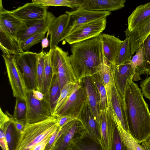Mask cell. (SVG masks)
I'll list each match as a JSON object with an SVG mask.
<instances>
[{
	"label": "cell",
	"mask_w": 150,
	"mask_h": 150,
	"mask_svg": "<svg viewBox=\"0 0 150 150\" xmlns=\"http://www.w3.org/2000/svg\"><path fill=\"white\" fill-rule=\"evenodd\" d=\"M2 56L13 96L26 101L28 89L24 74L16 63L15 56Z\"/></svg>",
	"instance_id": "5b68a950"
},
{
	"label": "cell",
	"mask_w": 150,
	"mask_h": 150,
	"mask_svg": "<svg viewBox=\"0 0 150 150\" xmlns=\"http://www.w3.org/2000/svg\"><path fill=\"white\" fill-rule=\"evenodd\" d=\"M99 36L102 41L104 54L107 61L111 65H116L123 40L108 34L102 33Z\"/></svg>",
	"instance_id": "ac0fdd59"
},
{
	"label": "cell",
	"mask_w": 150,
	"mask_h": 150,
	"mask_svg": "<svg viewBox=\"0 0 150 150\" xmlns=\"http://www.w3.org/2000/svg\"><path fill=\"white\" fill-rule=\"evenodd\" d=\"M125 0H86L81 8L86 10L111 12L125 6Z\"/></svg>",
	"instance_id": "603a6c76"
},
{
	"label": "cell",
	"mask_w": 150,
	"mask_h": 150,
	"mask_svg": "<svg viewBox=\"0 0 150 150\" xmlns=\"http://www.w3.org/2000/svg\"><path fill=\"white\" fill-rule=\"evenodd\" d=\"M0 129L4 132L9 150H15L20 133L10 121L5 123Z\"/></svg>",
	"instance_id": "f546056e"
},
{
	"label": "cell",
	"mask_w": 150,
	"mask_h": 150,
	"mask_svg": "<svg viewBox=\"0 0 150 150\" xmlns=\"http://www.w3.org/2000/svg\"><path fill=\"white\" fill-rule=\"evenodd\" d=\"M69 150H104L100 143L86 131L71 145Z\"/></svg>",
	"instance_id": "484cf974"
},
{
	"label": "cell",
	"mask_w": 150,
	"mask_h": 150,
	"mask_svg": "<svg viewBox=\"0 0 150 150\" xmlns=\"http://www.w3.org/2000/svg\"><path fill=\"white\" fill-rule=\"evenodd\" d=\"M50 138L37 144L31 150H44Z\"/></svg>",
	"instance_id": "bcb514c9"
},
{
	"label": "cell",
	"mask_w": 150,
	"mask_h": 150,
	"mask_svg": "<svg viewBox=\"0 0 150 150\" xmlns=\"http://www.w3.org/2000/svg\"><path fill=\"white\" fill-rule=\"evenodd\" d=\"M33 93L35 96L38 99L42 100L44 98V95L40 91L37 90H33Z\"/></svg>",
	"instance_id": "7dc6e473"
},
{
	"label": "cell",
	"mask_w": 150,
	"mask_h": 150,
	"mask_svg": "<svg viewBox=\"0 0 150 150\" xmlns=\"http://www.w3.org/2000/svg\"><path fill=\"white\" fill-rule=\"evenodd\" d=\"M134 75V72L129 63L118 66L114 65L113 66V77L114 83L118 91L123 100L128 80L132 81Z\"/></svg>",
	"instance_id": "ffe728a7"
},
{
	"label": "cell",
	"mask_w": 150,
	"mask_h": 150,
	"mask_svg": "<svg viewBox=\"0 0 150 150\" xmlns=\"http://www.w3.org/2000/svg\"><path fill=\"white\" fill-rule=\"evenodd\" d=\"M37 54L24 51L15 56L16 64L24 74L28 90L37 89L35 75Z\"/></svg>",
	"instance_id": "9c48e42d"
},
{
	"label": "cell",
	"mask_w": 150,
	"mask_h": 150,
	"mask_svg": "<svg viewBox=\"0 0 150 150\" xmlns=\"http://www.w3.org/2000/svg\"><path fill=\"white\" fill-rule=\"evenodd\" d=\"M50 49L52 67L55 74L57 75L61 90L68 83L78 82L70 63L68 52L58 46Z\"/></svg>",
	"instance_id": "277c9868"
},
{
	"label": "cell",
	"mask_w": 150,
	"mask_h": 150,
	"mask_svg": "<svg viewBox=\"0 0 150 150\" xmlns=\"http://www.w3.org/2000/svg\"><path fill=\"white\" fill-rule=\"evenodd\" d=\"M130 41L129 38L126 36L122 45L118 57L116 65L129 63L132 58Z\"/></svg>",
	"instance_id": "4dcf8cb0"
},
{
	"label": "cell",
	"mask_w": 150,
	"mask_h": 150,
	"mask_svg": "<svg viewBox=\"0 0 150 150\" xmlns=\"http://www.w3.org/2000/svg\"><path fill=\"white\" fill-rule=\"evenodd\" d=\"M76 83H68L65 85L61 90L60 95L52 116L55 117L59 113L68 100Z\"/></svg>",
	"instance_id": "836d02e7"
},
{
	"label": "cell",
	"mask_w": 150,
	"mask_h": 150,
	"mask_svg": "<svg viewBox=\"0 0 150 150\" xmlns=\"http://www.w3.org/2000/svg\"><path fill=\"white\" fill-rule=\"evenodd\" d=\"M54 15L48 11L46 16L41 19L24 22L25 28L19 31L17 38L20 43L33 35L47 32L52 22L55 18Z\"/></svg>",
	"instance_id": "5bb4252c"
},
{
	"label": "cell",
	"mask_w": 150,
	"mask_h": 150,
	"mask_svg": "<svg viewBox=\"0 0 150 150\" xmlns=\"http://www.w3.org/2000/svg\"><path fill=\"white\" fill-rule=\"evenodd\" d=\"M0 47L3 55L15 56L23 52L18 41L0 29Z\"/></svg>",
	"instance_id": "d4e9b609"
},
{
	"label": "cell",
	"mask_w": 150,
	"mask_h": 150,
	"mask_svg": "<svg viewBox=\"0 0 150 150\" xmlns=\"http://www.w3.org/2000/svg\"><path fill=\"white\" fill-rule=\"evenodd\" d=\"M26 103L27 110L25 121L27 124L40 122L52 116L45 98L42 100L38 99L34 95L33 90H28Z\"/></svg>",
	"instance_id": "8992f818"
},
{
	"label": "cell",
	"mask_w": 150,
	"mask_h": 150,
	"mask_svg": "<svg viewBox=\"0 0 150 150\" xmlns=\"http://www.w3.org/2000/svg\"><path fill=\"white\" fill-rule=\"evenodd\" d=\"M88 102L87 96L81 82L75 85L68 100L57 115H69L77 119Z\"/></svg>",
	"instance_id": "ba28073f"
},
{
	"label": "cell",
	"mask_w": 150,
	"mask_h": 150,
	"mask_svg": "<svg viewBox=\"0 0 150 150\" xmlns=\"http://www.w3.org/2000/svg\"><path fill=\"white\" fill-rule=\"evenodd\" d=\"M108 110L115 122L125 131L128 132L126 117L125 103L115 86L113 77Z\"/></svg>",
	"instance_id": "7c38bea8"
},
{
	"label": "cell",
	"mask_w": 150,
	"mask_h": 150,
	"mask_svg": "<svg viewBox=\"0 0 150 150\" xmlns=\"http://www.w3.org/2000/svg\"><path fill=\"white\" fill-rule=\"evenodd\" d=\"M5 113L8 116L10 121L13 124L17 131L20 133H21L24 129L27 124L26 122L16 119L13 115L9 114L8 111H6Z\"/></svg>",
	"instance_id": "60d3db41"
},
{
	"label": "cell",
	"mask_w": 150,
	"mask_h": 150,
	"mask_svg": "<svg viewBox=\"0 0 150 150\" xmlns=\"http://www.w3.org/2000/svg\"><path fill=\"white\" fill-rule=\"evenodd\" d=\"M107 23V18H104L83 25L73 31L64 40L71 45L99 36L105 29Z\"/></svg>",
	"instance_id": "52a82bcc"
},
{
	"label": "cell",
	"mask_w": 150,
	"mask_h": 150,
	"mask_svg": "<svg viewBox=\"0 0 150 150\" xmlns=\"http://www.w3.org/2000/svg\"><path fill=\"white\" fill-rule=\"evenodd\" d=\"M81 82L84 89L92 112L100 123L101 108L100 98L97 89L91 76L83 78Z\"/></svg>",
	"instance_id": "d6986e66"
},
{
	"label": "cell",
	"mask_w": 150,
	"mask_h": 150,
	"mask_svg": "<svg viewBox=\"0 0 150 150\" xmlns=\"http://www.w3.org/2000/svg\"><path fill=\"white\" fill-rule=\"evenodd\" d=\"M115 123L110 150H127L118 128Z\"/></svg>",
	"instance_id": "8d00e7d4"
},
{
	"label": "cell",
	"mask_w": 150,
	"mask_h": 150,
	"mask_svg": "<svg viewBox=\"0 0 150 150\" xmlns=\"http://www.w3.org/2000/svg\"><path fill=\"white\" fill-rule=\"evenodd\" d=\"M48 7L34 2L27 3L10 11L11 13L23 22L41 19L47 14Z\"/></svg>",
	"instance_id": "4fadbf2b"
},
{
	"label": "cell",
	"mask_w": 150,
	"mask_h": 150,
	"mask_svg": "<svg viewBox=\"0 0 150 150\" xmlns=\"http://www.w3.org/2000/svg\"><path fill=\"white\" fill-rule=\"evenodd\" d=\"M70 17L69 25L67 30L65 39L74 30L84 24L107 17L111 12L100 11L85 10L81 8L72 11L65 12Z\"/></svg>",
	"instance_id": "30bf717a"
},
{
	"label": "cell",
	"mask_w": 150,
	"mask_h": 150,
	"mask_svg": "<svg viewBox=\"0 0 150 150\" xmlns=\"http://www.w3.org/2000/svg\"><path fill=\"white\" fill-rule=\"evenodd\" d=\"M49 35V34L47 33L46 37L43 38L41 42L42 49L47 47L49 45V43L48 39Z\"/></svg>",
	"instance_id": "c3c4849f"
},
{
	"label": "cell",
	"mask_w": 150,
	"mask_h": 150,
	"mask_svg": "<svg viewBox=\"0 0 150 150\" xmlns=\"http://www.w3.org/2000/svg\"><path fill=\"white\" fill-rule=\"evenodd\" d=\"M55 144L54 145V146H53L52 148L50 149V150H53V148H54V147Z\"/></svg>",
	"instance_id": "f907efd6"
},
{
	"label": "cell",
	"mask_w": 150,
	"mask_h": 150,
	"mask_svg": "<svg viewBox=\"0 0 150 150\" xmlns=\"http://www.w3.org/2000/svg\"><path fill=\"white\" fill-rule=\"evenodd\" d=\"M150 16V2L137 6L128 17L126 30L129 32L133 31Z\"/></svg>",
	"instance_id": "cb8c5ba5"
},
{
	"label": "cell",
	"mask_w": 150,
	"mask_h": 150,
	"mask_svg": "<svg viewBox=\"0 0 150 150\" xmlns=\"http://www.w3.org/2000/svg\"><path fill=\"white\" fill-rule=\"evenodd\" d=\"M46 33H41L32 35L20 43L22 50L26 51H29L30 48L34 45L38 44L44 38Z\"/></svg>",
	"instance_id": "74e56055"
},
{
	"label": "cell",
	"mask_w": 150,
	"mask_h": 150,
	"mask_svg": "<svg viewBox=\"0 0 150 150\" xmlns=\"http://www.w3.org/2000/svg\"><path fill=\"white\" fill-rule=\"evenodd\" d=\"M10 121L8 116L0 108V128L3 127L5 123Z\"/></svg>",
	"instance_id": "f6af8a7d"
},
{
	"label": "cell",
	"mask_w": 150,
	"mask_h": 150,
	"mask_svg": "<svg viewBox=\"0 0 150 150\" xmlns=\"http://www.w3.org/2000/svg\"><path fill=\"white\" fill-rule=\"evenodd\" d=\"M115 122L127 147V150H145L142 145L138 143L128 132L124 130L119 125Z\"/></svg>",
	"instance_id": "e575fe53"
},
{
	"label": "cell",
	"mask_w": 150,
	"mask_h": 150,
	"mask_svg": "<svg viewBox=\"0 0 150 150\" xmlns=\"http://www.w3.org/2000/svg\"><path fill=\"white\" fill-rule=\"evenodd\" d=\"M115 121L108 109L101 111L100 120L101 132L100 143L104 150H110Z\"/></svg>",
	"instance_id": "e0dca14e"
},
{
	"label": "cell",
	"mask_w": 150,
	"mask_h": 150,
	"mask_svg": "<svg viewBox=\"0 0 150 150\" xmlns=\"http://www.w3.org/2000/svg\"><path fill=\"white\" fill-rule=\"evenodd\" d=\"M140 86L143 96L150 101V76L140 82Z\"/></svg>",
	"instance_id": "ab89813d"
},
{
	"label": "cell",
	"mask_w": 150,
	"mask_h": 150,
	"mask_svg": "<svg viewBox=\"0 0 150 150\" xmlns=\"http://www.w3.org/2000/svg\"><path fill=\"white\" fill-rule=\"evenodd\" d=\"M0 145L2 150H9L4 132L1 129L0 130Z\"/></svg>",
	"instance_id": "ee69618b"
},
{
	"label": "cell",
	"mask_w": 150,
	"mask_h": 150,
	"mask_svg": "<svg viewBox=\"0 0 150 150\" xmlns=\"http://www.w3.org/2000/svg\"><path fill=\"white\" fill-rule=\"evenodd\" d=\"M46 53L42 50L37 54L35 75L37 85V90L41 92L45 68Z\"/></svg>",
	"instance_id": "d6a6232c"
},
{
	"label": "cell",
	"mask_w": 150,
	"mask_h": 150,
	"mask_svg": "<svg viewBox=\"0 0 150 150\" xmlns=\"http://www.w3.org/2000/svg\"><path fill=\"white\" fill-rule=\"evenodd\" d=\"M62 129L59 126L50 138L44 150H50L55 144L58 134Z\"/></svg>",
	"instance_id": "7bdbcfd3"
},
{
	"label": "cell",
	"mask_w": 150,
	"mask_h": 150,
	"mask_svg": "<svg viewBox=\"0 0 150 150\" xmlns=\"http://www.w3.org/2000/svg\"><path fill=\"white\" fill-rule=\"evenodd\" d=\"M69 21L70 17L66 13L61 15L54 19L47 32L50 35V49L58 46L60 42L65 40Z\"/></svg>",
	"instance_id": "2e32d148"
},
{
	"label": "cell",
	"mask_w": 150,
	"mask_h": 150,
	"mask_svg": "<svg viewBox=\"0 0 150 150\" xmlns=\"http://www.w3.org/2000/svg\"><path fill=\"white\" fill-rule=\"evenodd\" d=\"M144 53L145 74H150V34L146 37L142 43Z\"/></svg>",
	"instance_id": "f35d334b"
},
{
	"label": "cell",
	"mask_w": 150,
	"mask_h": 150,
	"mask_svg": "<svg viewBox=\"0 0 150 150\" xmlns=\"http://www.w3.org/2000/svg\"><path fill=\"white\" fill-rule=\"evenodd\" d=\"M25 27L24 22L12 14L10 11L4 8L1 0L0 29L10 36L18 40L17 35L18 33L21 30L24 29Z\"/></svg>",
	"instance_id": "9a60e30c"
},
{
	"label": "cell",
	"mask_w": 150,
	"mask_h": 150,
	"mask_svg": "<svg viewBox=\"0 0 150 150\" xmlns=\"http://www.w3.org/2000/svg\"><path fill=\"white\" fill-rule=\"evenodd\" d=\"M98 92L100 100L101 111L108 109V103L106 91L100 77L98 74L91 76Z\"/></svg>",
	"instance_id": "1f68e13d"
},
{
	"label": "cell",
	"mask_w": 150,
	"mask_h": 150,
	"mask_svg": "<svg viewBox=\"0 0 150 150\" xmlns=\"http://www.w3.org/2000/svg\"><path fill=\"white\" fill-rule=\"evenodd\" d=\"M124 100L128 132L139 144L150 137V111L137 84L128 80Z\"/></svg>",
	"instance_id": "6da1fadb"
},
{
	"label": "cell",
	"mask_w": 150,
	"mask_h": 150,
	"mask_svg": "<svg viewBox=\"0 0 150 150\" xmlns=\"http://www.w3.org/2000/svg\"><path fill=\"white\" fill-rule=\"evenodd\" d=\"M56 117L58 125L62 129L71 122L77 119L72 116L67 115H57Z\"/></svg>",
	"instance_id": "b9f144b4"
},
{
	"label": "cell",
	"mask_w": 150,
	"mask_h": 150,
	"mask_svg": "<svg viewBox=\"0 0 150 150\" xmlns=\"http://www.w3.org/2000/svg\"><path fill=\"white\" fill-rule=\"evenodd\" d=\"M27 110L26 101L16 98L13 116L18 120L26 122Z\"/></svg>",
	"instance_id": "d590c367"
},
{
	"label": "cell",
	"mask_w": 150,
	"mask_h": 150,
	"mask_svg": "<svg viewBox=\"0 0 150 150\" xmlns=\"http://www.w3.org/2000/svg\"><path fill=\"white\" fill-rule=\"evenodd\" d=\"M135 52L129 63L134 73L132 80L134 82L141 80L140 76L145 74L144 53L142 44Z\"/></svg>",
	"instance_id": "4316f807"
},
{
	"label": "cell",
	"mask_w": 150,
	"mask_h": 150,
	"mask_svg": "<svg viewBox=\"0 0 150 150\" xmlns=\"http://www.w3.org/2000/svg\"><path fill=\"white\" fill-rule=\"evenodd\" d=\"M58 126L56 117L53 116L40 122L26 124L20 133L15 150H31L49 138Z\"/></svg>",
	"instance_id": "3957f363"
},
{
	"label": "cell",
	"mask_w": 150,
	"mask_h": 150,
	"mask_svg": "<svg viewBox=\"0 0 150 150\" xmlns=\"http://www.w3.org/2000/svg\"><path fill=\"white\" fill-rule=\"evenodd\" d=\"M126 36L130 40L132 55H133L150 34V16L143 21L133 31H125Z\"/></svg>",
	"instance_id": "7402d4cb"
},
{
	"label": "cell",
	"mask_w": 150,
	"mask_h": 150,
	"mask_svg": "<svg viewBox=\"0 0 150 150\" xmlns=\"http://www.w3.org/2000/svg\"><path fill=\"white\" fill-rule=\"evenodd\" d=\"M77 119L81 122L88 133L100 143L101 132L100 123L93 115L88 102Z\"/></svg>",
	"instance_id": "44dd1931"
},
{
	"label": "cell",
	"mask_w": 150,
	"mask_h": 150,
	"mask_svg": "<svg viewBox=\"0 0 150 150\" xmlns=\"http://www.w3.org/2000/svg\"><path fill=\"white\" fill-rule=\"evenodd\" d=\"M81 122L75 119L67 124L61 130L53 150H69L75 141L86 131Z\"/></svg>",
	"instance_id": "8fae6325"
},
{
	"label": "cell",
	"mask_w": 150,
	"mask_h": 150,
	"mask_svg": "<svg viewBox=\"0 0 150 150\" xmlns=\"http://www.w3.org/2000/svg\"><path fill=\"white\" fill-rule=\"evenodd\" d=\"M50 49L46 55L41 92L46 96L49 93L55 75L52 65Z\"/></svg>",
	"instance_id": "83f0119b"
},
{
	"label": "cell",
	"mask_w": 150,
	"mask_h": 150,
	"mask_svg": "<svg viewBox=\"0 0 150 150\" xmlns=\"http://www.w3.org/2000/svg\"><path fill=\"white\" fill-rule=\"evenodd\" d=\"M149 145L150 146V137L146 141Z\"/></svg>",
	"instance_id": "681fc988"
},
{
	"label": "cell",
	"mask_w": 150,
	"mask_h": 150,
	"mask_svg": "<svg viewBox=\"0 0 150 150\" xmlns=\"http://www.w3.org/2000/svg\"><path fill=\"white\" fill-rule=\"evenodd\" d=\"M61 89L57 74L54 76L53 83L48 94L44 96L51 112L52 116L60 96Z\"/></svg>",
	"instance_id": "f1b7e54d"
},
{
	"label": "cell",
	"mask_w": 150,
	"mask_h": 150,
	"mask_svg": "<svg viewBox=\"0 0 150 150\" xmlns=\"http://www.w3.org/2000/svg\"><path fill=\"white\" fill-rule=\"evenodd\" d=\"M71 45L69 60L78 82L97 74L99 66L107 61L99 35Z\"/></svg>",
	"instance_id": "7a4b0ae2"
}]
</instances>
